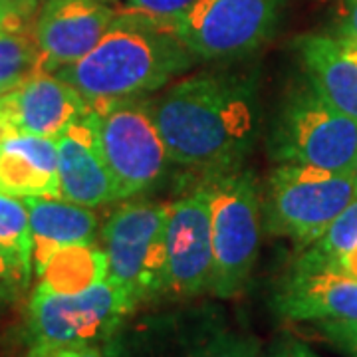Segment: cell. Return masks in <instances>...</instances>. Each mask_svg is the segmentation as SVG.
<instances>
[{
    "label": "cell",
    "mask_w": 357,
    "mask_h": 357,
    "mask_svg": "<svg viewBox=\"0 0 357 357\" xmlns=\"http://www.w3.org/2000/svg\"><path fill=\"white\" fill-rule=\"evenodd\" d=\"M173 163L227 173L250 153L260 126L252 77L197 74L147 102Z\"/></svg>",
    "instance_id": "6da1fadb"
},
{
    "label": "cell",
    "mask_w": 357,
    "mask_h": 357,
    "mask_svg": "<svg viewBox=\"0 0 357 357\" xmlns=\"http://www.w3.org/2000/svg\"><path fill=\"white\" fill-rule=\"evenodd\" d=\"M192 54L175 34L131 24L115 16L102 42L79 62L54 72L89 103L137 100L187 70Z\"/></svg>",
    "instance_id": "7a4b0ae2"
},
{
    "label": "cell",
    "mask_w": 357,
    "mask_h": 357,
    "mask_svg": "<svg viewBox=\"0 0 357 357\" xmlns=\"http://www.w3.org/2000/svg\"><path fill=\"white\" fill-rule=\"evenodd\" d=\"M211 201L213 278L211 290L229 300L243 292L260 248V195L250 171L211 175L204 185Z\"/></svg>",
    "instance_id": "3957f363"
},
{
    "label": "cell",
    "mask_w": 357,
    "mask_h": 357,
    "mask_svg": "<svg viewBox=\"0 0 357 357\" xmlns=\"http://www.w3.org/2000/svg\"><path fill=\"white\" fill-rule=\"evenodd\" d=\"M270 145L282 163L354 173L357 121L330 105L307 84L286 100Z\"/></svg>",
    "instance_id": "277c9868"
},
{
    "label": "cell",
    "mask_w": 357,
    "mask_h": 357,
    "mask_svg": "<svg viewBox=\"0 0 357 357\" xmlns=\"http://www.w3.org/2000/svg\"><path fill=\"white\" fill-rule=\"evenodd\" d=\"M86 119L117 183L119 199L145 191L163 177L171 157L147 103H93Z\"/></svg>",
    "instance_id": "5b68a950"
},
{
    "label": "cell",
    "mask_w": 357,
    "mask_h": 357,
    "mask_svg": "<svg viewBox=\"0 0 357 357\" xmlns=\"http://www.w3.org/2000/svg\"><path fill=\"white\" fill-rule=\"evenodd\" d=\"M356 197L354 173L282 163L270 177L266 227L274 234L290 236L307 246Z\"/></svg>",
    "instance_id": "8992f818"
},
{
    "label": "cell",
    "mask_w": 357,
    "mask_h": 357,
    "mask_svg": "<svg viewBox=\"0 0 357 357\" xmlns=\"http://www.w3.org/2000/svg\"><path fill=\"white\" fill-rule=\"evenodd\" d=\"M167 217L169 204H126L102 230L107 278L137 304L167 294Z\"/></svg>",
    "instance_id": "52a82bcc"
},
{
    "label": "cell",
    "mask_w": 357,
    "mask_h": 357,
    "mask_svg": "<svg viewBox=\"0 0 357 357\" xmlns=\"http://www.w3.org/2000/svg\"><path fill=\"white\" fill-rule=\"evenodd\" d=\"M137 306L109 278L76 294L34 288L28 304V333L32 344L102 345Z\"/></svg>",
    "instance_id": "ba28073f"
},
{
    "label": "cell",
    "mask_w": 357,
    "mask_h": 357,
    "mask_svg": "<svg viewBox=\"0 0 357 357\" xmlns=\"http://www.w3.org/2000/svg\"><path fill=\"white\" fill-rule=\"evenodd\" d=\"M282 0H199L178 18L177 40L203 60L234 58L264 44L278 24Z\"/></svg>",
    "instance_id": "9c48e42d"
},
{
    "label": "cell",
    "mask_w": 357,
    "mask_h": 357,
    "mask_svg": "<svg viewBox=\"0 0 357 357\" xmlns=\"http://www.w3.org/2000/svg\"><path fill=\"white\" fill-rule=\"evenodd\" d=\"M165 246L167 294L191 298L211 290L213 234L211 201L204 185L169 204Z\"/></svg>",
    "instance_id": "30bf717a"
},
{
    "label": "cell",
    "mask_w": 357,
    "mask_h": 357,
    "mask_svg": "<svg viewBox=\"0 0 357 357\" xmlns=\"http://www.w3.org/2000/svg\"><path fill=\"white\" fill-rule=\"evenodd\" d=\"M89 112V103L56 74L40 72L0 96V137L58 139Z\"/></svg>",
    "instance_id": "8fae6325"
},
{
    "label": "cell",
    "mask_w": 357,
    "mask_h": 357,
    "mask_svg": "<svg viewBox=\"0 0 357 357\" xmlns=\"http://www.w3.org/2000/svg\"><path fill=\"white\" fill-rule=\"evenodd\" d=\"M114 22L115 10L100 0H46L34 26L42 72L54 74L79 62L102 42Z\"/></svg>",
    "instance_id": "7c38bea8"
},
{
    "label": "cell",
    "mask_w": 357,
    "mask_h": 357,
    "mask_svg": "<svg viewBox=\"0 0 357 357\" xmlns=\"http://www.w3.org/2000/svg\"><path fill=\"white\" fill-rule=\"evenodd\" d=\"M274 306L292 321L357 319V278L335 268L296 266L276 294Z\"/></svg>",
    "instance_id": "4fadbf2b"
},
{
    "label": "cell",
    "mask_w": 357,
    "mask_h": 357,
    "mask_svg": "<svg viewBox=\"0 0 357 357\" xmlns=\"http://www.w3.org/2000/svg\"><path fill=\"white\" fill-rule=\"evenodd\" d=\"M60 199L96 208L119 199L117 183L98 147L86 115L56 139Z\"/></svg>",
    "instance_id": "5bb4252c"
},
{
    "label": "cell",
    "mask_w": 357,
    "mask_h": 357,
    "mask_svg": "<svg viewBox=\"0 0 357 357\" xmlns=\"http://www.w3.org/2000/svg\"><path fill=\"white\" fill-rule=\"evenodd\" d=\"M0 191L16 199H60L56 139L36 135L0 137Z\"/></svg>",
    "instance_id": "9a60e30c"
},
{
    "label": "cell",
    "mask_w": 357,
    "mask_h": 357,
    "mask_svg": "<svg viewBox=\"0 0 357 357\" xmlns=\"http://www.w3.org/2000/svg\"><path fill=\"white\" fill-rule=\"evenodd\" d=\"M30 220V256L36 274L56 250L72 244L96 243L98 217L91 208L66 199H22Z\"/></svg>",
    "instance_id": "2e32d148"
},
{
    "label": "cell",
    "mask_w": 357,
    "mask_h": 357,
    "mask_svg": "<svg viewBox=\"0 0 357 357\" xmlns=\"http://www.w3.org/2000/svg\"><path fill=\"white\" fill-rule=\"evenodd\" d=\"M300 58L310 86L357 121V52L344 40L316 34L300 40Z\"/></svg>",
    "instance_id": "e0dca14e"
},
{
    "label": "cell",
    "mask_w": 357,
    "mask_h": 357,
    "mask_svg": "<svg viewBox=\"0 0 357 357\" xmlns=\"http://www.w3.org/2000/svg\"><path fill=\"white\" fill-rule=\"evenodd\" d=\"M117 357H262V345L250 333L225 326L199 324L181 328L147 349H133Z\"/></svg>",
    "instance_id": "ac0fdd59"
},
{
    "label": "cell",
    "mask_w": 357,
    "mask_h": 357,
    "mask_svg": "<svg viewBox=\"0 0 357 357\" xmlns=\"http://www.w3.org/2000/svg\"><path fill=\"white\" fill-rule=\"evenodd\" d=\"M105 250L96 243L72 244L56 250L36 272V288L58 294H76L107 280Z\"/></svg>",
    "instance_id": "d6986e66"
},
{
    "label": "cell",
    "mask_w": 357,
    "mask_h": 357,
    "mask_svg": "<svg viewBox=\"0 0 357 357\" xmlns=\"http://www.w3.org/2000/svg\"><path fill=\"white\" fill-rule=\"evenodd\" d=\"M357 246V197L347 204L332 225L324 230L312 244L304 246L296 266L304 268H335L345 255Z\"/></svg>",
    "instance_id": "ffe728a7"
},
{
    "label": "cell",
    "mask_w": 357,
    "mask_h": 357,
    "mask_svg": "<svg viewBox=\"0 0 357 357\" xmlns=\"http://www.w3.org/2000/svg\"><path fill=\"white\" fill-rule=\"evenodd\" d=\"M42 72V54L36 38L26 30H0V84L16 88Z\"/></svg>",
    "instance_id": "44dd1931"
},
{
    "label": "cell",
    "mask_w": 357,
    "mask_h": 357,
    "mask_svg": "<svg viewBox=\"0 0 357 357\" xmlns=\"http://www.w3.org/2000/svg\"><path fill=\"white\" fill-rule=\"evenodd\" d=\"M199 0H128L115 16L131 24L175 34L178 18Z\"/></svg>",
    "instance_id": "7402d4cb"
},
{
    "label": "cell",
    "mask_w": 357,
    "mask_h": 357,
    "mask_svg": "<svg viewBox=\"0 0 357 357\" xmlns=\"http://www.w3.org/2000/svg\"><path fill=\"white\" fill-rule=\"evenodd\" d=\"M0 246L14 250L32 266L28 208L22 199L4 191H0Z\"/></svg>",
    "instance_id": "603a6c76"
},
{
    "label": "cell",
    "mask_w": 357,
    "mask_h": 357,
    "mask_svg": "<svg viewBox=\"0 0 357 357\" xmlns=\"http://www.w3.org/2000/svg\"><path fill=\"white\" fill-rule=\"evenodd\" d=\"M318 330L345 357H357V319L316 321Z\"/></svg>",
    "instance_id": "cb8c5ba5"
},
{
    "label": "cell",
    "mask_w": 357,
    "mask_h": 357,
    "mask_svg": "<svg viewBox=\"0 0 357 357\" xmlns=\"http://www.w3.org/2000/svg\"><path fill=\"white\" fill-rule=\"evenodd\" d=\"M30 274H32V266L22 256L0 246V296L2 298L16 290L18 286L26 284Z\"/></svg>",
    "instance_id": "d4e9b609"
},
{
    "label": "cell",
    "mask_w": 357,
    "mask_h": 357,
    "mask_svg": "<svg viewBox=\"0 0 357 357\" xmlns=\"http://www.w3.org/2000/svg\"><path fill=\"white\" fill-rule=\"evenodd\" d=\"M26 357H107L98 344H32Z\"/></svg>",
    "instance_id": "484cf974"
},
{
    "label": "cell",
    "mask_w": 357,
    "mask_h": 357,
    "mask_svg": "<svg viewBox=\"0 0 357 357\" xmlns=\"http://www.w3.org/2000/svg\"><path fill=\"white\" fill-rule=\"evenodd\" d=\"M266 357H318V354L310 345L296 340V337H284L272 345Z\"/></svg>",
    "instance_id": "4316f807"
},
{
    "label": "cell",
    "mask_w": 357,
    "mask_h": 357,
    "mask_svg": "<svg viewBox=\"0 0 357 357\" xmlns=\"http://www.w3.org/2000/svg\"><path fill=\"white\" fill-rule=\"evenodd\" d=\"M340 38L357 46V0H344L342 2Z\"/></svg>",
    "instance_id": "83f0119b"
},
{
    "label": "cell",
    "mask_w": 357,
    "mask_h": 357,
    "mask_svg": "<svg viewBox=\"0 0 357 357\" xmlns=\"http://www.w3.org/2000/svg\"><path fill=\"white\" fill-rule=\"evenodd\" d=\"M40 0H0V8L10 13L16 18L28 22V18L36 13Z\"/></svg>",
    "instance_id": "f1b7e54d"
},
{
    "label": "cell",
    "mask_w": 357,
    "mask_h": 357,
    "mask_svg": "<svg viewBox=\"0 0 357 357\" xmlns=\"http://www.w3.org/2000/svg\"><path fill=\"white\" fill-rule=\"evenodd\" d=\"M26 22L0 8V30H24Z\"/></svg>",
    "instance_id": "f546056e"
},
{
    "label": "cell",
    "mask_w": 357,
    "mask_h": 357,
    "mask_svg": "<svg viewBox=\"0 0 357 357\" xmlns=\"http://www.w3.org/2000/svg\"><path fill=\"white\" fill-rule=\"evenodd\" d=\"M335 270H344L347 274H351V276H356L357 278V246L349 252V255H345L342 260H340V264L335 266Z\"/></svg>",
    "instance_id": "4dcf8cb0"
},
{
    "label": "cell",
    "mask_w": 357,
    "mask_h": 357,
    "mask_svg": "<svg viewBox=\"0 0 357 357\" xmlns=\"http://www.w3.org/2000/svg\"><path fill=\"white\" fill-rule=\"evenodd\" d=\"M354 178H356V185H357V159H356V165H354Z\"/></svg>",
    "instance_id": "1f68e13d"
},
{
    "label": "cell",
    "mask_w": 357,
    "mask_h": 357,
    "mask_svg": "<svg viewBox=\"0 0 357 357\" xmlns=\"http://www.w3.org/2000/svg\"><path fill=\"white\" fill-rule=\"evenodd\" d=\"M6 91H8V89H6L4 86H2V84H0V96H2V93H6Z\"/></svg>",
    "instance_id": "d6a6232c"
},
{
    "label": "cell",
    "mask_w": 357,
    "mask_h": 357,
    "mask_svg": "<svg viewBox=\"0 0 357 357\" xmlns=\"http://www.w3.org/2000/svg\"><path fill=\"white\" fill-rule=\"evenodd\" d=\"M340 40H342V38H340ZM344 42H345V40H344ZM347 44H349V42H347ZM349 46H351V48H354V50L357 52V46H356V44H349Z\"/></svg>",
    "instance_id": "836d02e7"
},
{
    "label": "cell",
    "mask_w": 357,
    "mask_h": 357,
    "mask_svg": "<svg viewBox=\"0 0 357 357\" xmlns=\"http://www.w3.org/2000/svg\"><path fill=\"white\" fill-rule=\"evenodd\" d=\"M0 300H2V296H0Z\"/></svg>",
    "instance_id": "e575fe53"
}]
</instances>
